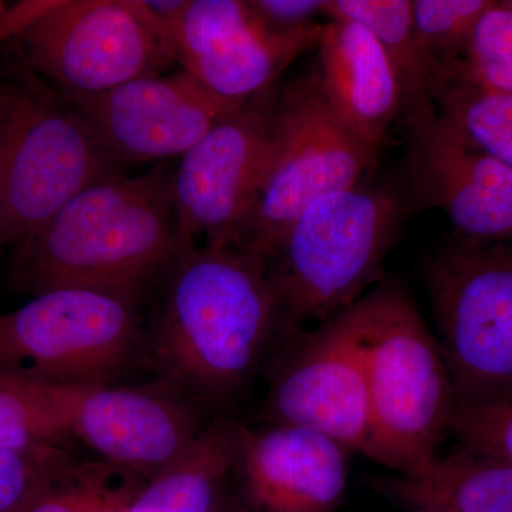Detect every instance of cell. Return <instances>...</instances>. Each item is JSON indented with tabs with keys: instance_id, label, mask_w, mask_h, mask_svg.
I'll return each instance as SVG.
<instances>
[{
	"instance_id": "cell-12",
	"label": "cell",
	"mask_w": 512,
	"mask_h": 512,
	"mask_svg": "<svg viewBox=\"0 0 512 512\" xmlns=\"http://www.w3.org/2000/svg\"><path fill=\"white\" fill-rule=\"evenodd\" d=\"M274 89L242 104L181 157L173 201L183 252L234 245L274 163L278 120Z\"/></svg>"
},
{
	"instance_id": "cell-3",
	"label": "cell",
	"mask_w": 512,
	"mask_h": 512,
	"mask_svg": "<svg viewBox=\"0 0 512 512\" xmlns=\"http://www.w3.org/2000/svg\"><path fill=\"white\" fill-rule=\"evenodd\" d=\"M402 214L392 192L360 185L303 211L265 262L278 335L325 322L365 296L382 274Z\"/></svg>"
},
{
	"instance_id": "cell-14",
	"label": "cell",
	"mask_w": 512,
	"mask_h": 512,
	"mask_svg": "<svg viewBox=\"0 0 512 512\" xmlns=\"http://www.w3.org/2000/svg\"><path fill=\"white\" fill-rule=\"evenodd\" d=\"M417 208H439L458 238L512 244V167L476 146L434 106L407 117Z\"/></svg>"
},
{
	"instance_id": "cell-8",
	"label": "cell",
	"mask_w": 512,
	"mask_h": 512,
	"mask_svg": "<svg viewBox=\"0 0 512 512\" xmlns=\"http://www.w3.org/2000/svg\"><path fill=\"white\" fill-rule=\"evenodd\" d=\"M276 120L274 163L234 244L264 264L303 211L326 195L359 185L379 154L333 113L315 76L278 94Z\"/></svg>"
},
{
	"instance_id": "cell-30",
	"label": "cell",
	"mask_w": 512,
	"mask_h": 512,
	"mask_svg": "<svg viewBox=\"0 0 512 512\" xmlns=\"http://www.w3.org/2000/svg\"><path fill=\"white\" fill-rule=\"evenodd\" d=\"M413 512H444V511L430 510V508H417V510H414Z\"/></svg>"
},
{
	"instance_id": "cell-9",
	"label": "cell",
	"mask_w": 512,
	"mask_h": 512,
	"mask_svg": "<svg viewBox=\"0 0 512 512\" xmlns=\"http://www.w3.org/2000/svg\"><path fill=\"white\" fill-rule=\"evenodd\" d=\"M365 338L363 296L316 328L276 336L266 394L271 423L318 431L372 458Z\"/></svg>"
},
{
	"instance_id": "cell-32",
	"label": "cell",
	"mask_w": 512,
	"mask_h": 512,
	"mask_svg": "<svg viewBox=\"0 0 512 512\" xmlns=\"http://www.w3.org/2000/svg\"><path fill=\"white\" fill-rule=\"evenodd\" d=\"M237 512H241V510H238Z\"/></svg>"
},
{
	"instance_id": "cell-7",
	"label": "cell",
	"mask_w": 512,
	"mask_h": 512,
	"mask_svg": "<svg viewBox=\"0 0 512 512\" xmlns=\"http://www.w3.org/2000/svg\"><path fill=\"white\" fill-rule=\"evenodd\" d=\"M458 406L512 396V245L457 238L426 268Z\"/></svg>"
},
{
	"instance_id": "cell-13",
	"label": "cell",
	"mask_w": 512,
	"mask_h": 512,
	"mask_svg": "<svg viewBox=\"0 0 512 512\" xmlns=\"http://www.w3.org/2000/svg\"><path fill=\"white\" fill-rule=\"evenodd\" d=\"M57 94L96 143L124 165L183 157L244 104L222 99L184 69L101 93Z\"/></svg>"
},
{
	"instance_id": "cell-1",
	"label": "cell",
	"mask_w": 512,
	"mask_h": 512,
	"mask_svg": "<svg viewBox=\"0 0 512 512\" xmlns=\"http://www.w3.org/2000/svg\"><path fill=\"white\" fill-rule=\"evenodd\" d=\"M154 296L144 369L212 419L227 417L278 335L264 262L234 245H197L180 255Z\"/></svg>"
},
{
	"instance_id": "cell-20",
	"label": "cell",
	"mask_w": 512,
	"mask_h": 512,
	"mask_svg": "<svg viewBox=\"0 0 512 512\" xmlns=\"http://www.w3.org/2000/svg\"><path fill=\"white\" fill-rule=\"evenodd\" d=\"M323 15L375 36L399 76L407 117L433 107L439 76L417 35L412 0H326Z\"/></svg>"
},
{
	"instance_id": "cell-15",
	"label": "cell",
	"mask_w": 512,
	"mask_h": 512,
	"mask_svg": "<svg viewBox=\"0 0 512 512\" xmlns=\"http://www.w3.org/2000/svg\"><path fill=\"white\" fill-rule=\"evenodd\" d=\"M348 448L318 431L238 423L234 498L241 512H335L349 478Z\"/></svg>"
},
{
	"instance_id": "cell-6",
	"label": "cell",
	"mask_w": 512,
	"mask_h": 512,
	"mask_svg": "<svg viewBox=\"0 0 512 512\" xmlns=\"http://www.w3.org/2000/svg\"><path fill=\"white\" fill-rule=\"evenodd\" d=\"M143 303L55 289L0 315V377L56 386L121 383L143 366Z\"/></svg>"
},
{
	"instance_id": "cell-19",
	"label": "cell",
	"mask_w": 512,
	"mask_h": 512,
	"mask_svg": "<svg viewBox=\"0 0 512 512\" xmlns=\"http://www.w3.org/2000/svg\"><path fill=\"white\" fill-rule=\"evenodd\" d=\"M377 488L400 503L444 512H512V464L457 446L412 477Z\"/></svg>"
},
{
	"instance_id": "cell-24",
	"label": "cell",
	"mask_w": 512,
	"mask_h": 512,
	"mask_svg": "<svg viewBox=\"0 0 512 512\" xmlns=\"http://www.w3.org/2000/svg\"><path fill=\"white\" fill-rule=\"evenodd\" d=\"M258 19L247 0H184L178 12L160 26L175 62L184 66Z\"/></svg>"
},
{
	"instance_id": "cell-5",
	"label": "cell",
	"mask_w": 512,
	"mask_h": 512,
	"mask_svg": "<svg viewBox=\"0 0 512 512\" xmlns=\"http://www.w3.org/2000/svg\"><path fill=\"white\" fill-rule=\"evenodd\" d=\"M55 90L0 83V247L18 245L86 188L120 177Z\"/></svg>"
},
{
	"instance_id": "cell-23",
	"label": "cell",
	"mask_w": 512,
	"mask_h": 512,
	"mask_svg": "<svg viewBox=\"0 0 512 512\" xmlns=\"http://www.w3.org/2000/svg\"><path fill=\"white\" fill-rule=\"evenodd\" d=\"M493 3L494 0H414L417 35L440 83L460 69L476 23Z\"/></svg>"
},
{
	"instance_id": "cell-2",
	"label": "cell",
	"mask_w": 512,
	"mask_h": 512,
	"mask_svg": "<svg viewBox=\"0 0 512 512\" xmlns=\"http://www.w3.org/2000/svg\"><path fill=\"white\" fill-rule=\"evenodd\" d=\"M167 163L86 188L16 245L12 279L32 296L87 289L147 303L183 254Z\"/></svg>"
},
{
	"instance_id": "cell-25",
	"label": "cell",
	"mask_w": 512,
	"mask_h": 512,
	"mask_svg": "<svg viewBox=\"0 0 512 512\" xmlns=\"http://www.w3.org/2000/svg\"><path fill=\"white\" fill-rule=\"evenodd\" d=\"M454 77L512 93V8L505 0H494L478 19L464 62L450 79Z\"/></svg>"
},
{
	"instance_id": "cell-10",
	"label": "cell",
	"mask_w": 512,
	"mask_h": 512,
	"mask_svg": "<svg viewBox=\"0 0 512 512\" xmlns=\"http://www.w3.org/2000/svg\"><path fill=\"white\" fill-rule=\"evenodd\" d=\"M18 36L57 93L106 92L177 63L143 0H53Z\"/></svg>"
},
{
	"instance_id": "cell-27",
	"label": "cell",
	"mask_w": 512,
	"mask_h": 512,
	"mask_svg": "<svg viewBox=\"0 0 512 512\" xmlns=\"http://www.w3.org/2000/svg\"><path fill=\"white\" fill-rule=\"evenodd\" d=\"M69 448H0V512H25L43 488L76 456Z\"/></svg>"
},
{
	"instance_id": "cell-17",
	"label": "cell",
	"mask_w": 512,
	"mask_h": 512,
	"mask_svg": "<svg viewBox=\"0 0 512 512\" xmlns=\"http://www.w3.org/2000/svg\"><path fill=\"white\" fill-rule=\"evenodd\" d=\"M238 421L217 417L183 453L147 480L126 512H235Z\"/></svg>"
},
{
	"instance_id": "cell-11",
	"label": "cell",
	"mask_w": 512,
	"mask_h": 512,
	"mask_svg": "<svg viewBox=\"0 0 512 512\" xmlns=\"http://www.w3.org/2000/svg\"><path fill=\"white\" fill-rule=\"evenodd\" d=\"M15 380V379H13ZM22 383L59 423L73 447L94 458L156 476L214 420L167 384Z\"/></svg>"
},
{
	"instance_id": "cell-29",
	"label": "cell",
	"mask_w": 512,
	"mask_h": 512,
	"mask_svg": "<svg viewBox=\"0 0 512 512\" xmlns=\"http://www.w3.org/2000/svg\"><path fill=\"white\" fill-rule=\"evenodd\" d=\"M252 9L269 28L295 29L315 22L326 0H251Z\"/></svg>"
},
{
	"instance_id": "cell-31",
	"label": "cell",
	"mask_w": 512,
	"mask_h": 512,
	"mask_svg": "<svg viewBox=\"0 0 512 512\" xmlns=\"http://www.w3.org/2000/svg\"><path fill=\"white\" fill-rule=\"evenodd\" d=\"M505 2H507V5H510L512 8V0H505Z\"/></svg>"
},
{
	"instance_id": "cell-16",
	"label": "cell",
	"mask_w": 512,
	"mask_h": 512,
	"mask_svg": "<svg viewBox=\"0 0 512 512\" xmlns=\"http://www.w3.org/2000/svg\"><path fill=\"white\" fill-rule=\"evenodd\" d=\"M316 49L315 79L330 109L350 133L379 151L394 120L406 111L392 60L369 30L352 22L329 20Z\"/></svg>"
},
{
	"instance_id": "cell-18",
	"label": "cell",
	"mask_w": 512,
	"mask_h": 512,
	"mask_svg": "<svg viewBox=\"0 0 512 512\" xmlns=\"http://www.w3.org/2000/svg\"><path fill=\"white\" fill-rule=\"evenodd\" d=\"M323 25L274 29L261 19L181 66L222 99L247 103L274 89L302 53L318 47Z\"/></svg>"
},
{
	"instance_id": "cell-22",
	"label": "cell",
	"mask_w": 512,
	"mask_h": 512,
	"mask_svg": "<svg viewBox=\"0 0 512 512\" xmlns=\"http://www.w3.org/2000/svg\"><path fill=\"white\" fill-rule=\"evenodd\" d=\"M433 106L476 146L512 167V93L454 77L439 84Z\"/></svg>"
},
{
	"instance_id": "cell-28",
	"label": "cell",
	"mask_w": 512,
	"mask_h": 512,
	"mask_svg": "<svg viewBox=\"0 0 512 512\" xmlns=\"http://www.w3.org/2000/svg\"><path fill=\"white\" fill-rule=\"evenodd\" d=\"M450 433L458 446L512 464V396L477 406H458Z\"/></svg>"
},
{
	"instance_id": "cell-26",
	"label": "cell",
	"mask_w": 512,
	"mask_h": 512,
	"mask_svg": "<svg viewBox=\"0 0 512 512\" xmlns=\"http://www.w3.org/2000/svg\"><path fill=\"white\" fill-rule=\"evenodd\" d=\"M43 447L74 450L59 423L35 394L18 380L0 377V448L33 450Z\"/></svg>"
},
{
	"instance_id": "cell-4",
	"label": "cell",
	"mask_w": 512,
	"mask_h": 512,
	"mask_svg": "<svg viewBox=\"0 0 512 512\" xmlns=\"http://www.w3.org/2000/svg\"><path fill=\"white\" fill-rule=\"evenodd\" d=\"M363 299L372 460L397 476H416L450 433L456 392L439 340L406 291L384 284Z\"/></svg>"
},
{
	"instance_id": "cell-21",
	"label": "cell",
	"mask_w": 512,
	"mask_h": 512,
	"mask_svg": "<svg viewBox=\"0 0 512 512\" xmlns=\"http://www.w3.org/2000/svg\"><path fill=\"white\" fill-rule=\"evenodd\" d=\"M146 483L127 468L76 454L25 512H126Z\"/></svg>"
}]
</instances>
